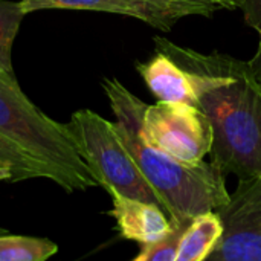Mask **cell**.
Returning a JSON list of instances; mask_svg holds the SVG:
<instances>
[{
    "label": "cell",
    "mask_w": 261,
    "mask_h": 261,
    "mask_svg": "<svg viewBox=\"0 0 261 261\" xmlns=\"http://www.w3.org/2000/svg\"><path fill=\"white\" fill-rule=\"evenodd\" d=\"M154 46L191 76L199 107L214 130L211 164L239 179L261 174V83L249 61L203 54L164 37H154Z\"/></svg>",
    "instance_id": "1"
},
{
    "label": "cell",
    "mask_w": 261,
    "mask_h": 261,
    "mask_svg": "<svg viewBox=\"0 0 261 261\" xmlns=\"http://www.w3.org/2000/svg\"><path fill=\"white\" fill-rule=\"evenodd\" d=\"M116 127L139 170L159 194L173 222L187 223L197 214L217 210L228 199L225 174L211 162L188 165L151 145L142 133L145 104L116 78H104Z\"/></svg>",
    "instance_id": "2"
},
{
    "label": "cell",
    "mask_w": 261,
    "mask_h": 261,
    "mask_svg": "<svg viewBox=\"0 0 261 261\" xmlns=\"http://www.w3.org/2000/svg\"><path fill=\"white\" fill-rule=\"evenodd\" d=\"M0 133L44 164L66 193L99 187L69 125L44 115L14 75H0Z\"/></svg>",
    "instance_id": "3"
},
{
    "label": "cell",
    "mask_w": 261,
    "mask_h": 261,
    "mask_svg": "<svg viewBox=\"0 0 261 261\" xmlns=\"http://www.w3.org/2000/svg\"><path fill=\"white\" fill-rule=\"evenodd\" d=\"M67 125L101 188L107 193L116 191L127 197L153 202L164 208L159 194L130 154L116 122L83 109L70 116Z\"/></svg>",
    "instance_id": "4"
},
{
    "label": "cell",
    "mask_w": 261,
    "mask_h": 261,
    "mask_svg": "<svg viewBox=\"0 0 261 261\" xmlns=\"http://www.w3.org/2000/svg\"><path fill=\"white\" fill-rule=\"evenodd\" d=\"M144 138L179 162L197 165L210 154L214 130L200 107L159 101L147 106L142 116Z\"/></svg>",
    "instance_id": "5"
},
{
    "label": "cell",
    "mask_w": 261,
    "mask_h": 261,
    "mask_svg": "<svg viewBox=\"0 0 261 261\" xmlns=\"http://www.w3.org/2000/svg\"><path fill=\"white\" fill-rule=\"evenodd\" d=\"M223 234L210 261H261V174L239 179L229 199L216 210Z\"/></svg>",
    "instance_id": "6"
},
{
    "label": "cell",
    "mask_w": 261,
    "mask_h": 261,
    "mask_svg": "<svg viewBox=\"0 0 261 261\" xmlns=\"http://www.w3.org/2000/svg\"><path fill=\"white\" fill-rule=\"evenodd\" d=\"M109 194L112 197L109 214L115 219L121 239L142 246L161 240L171 231L173 220L161 205L127 197L116 191Z\"/></svg>",
    "instance_id": "7"
},
{
    "label": "cell",
    "mask_w": 261,
    "mask_h": 261,
    "mask_svg": "<svg viewBox=\"0 0 261 261\" xmlns=\"http://www.w3.org/2000/svg\"><path fill=\"white\" fill-rule=\"evenodd\" d=\"M20 5L24 14L40 9H78L119 14L145 21L161 31H170L182 18L173 11L144 0H20Z\"/></svg>",
    "instance_id": "8"
},
{
    "label": "cell",
    "mask_w": 261,
    "mask_h": 261,
    "mask_svg": "<svg viewBox=\"0 0 261 261\" xmlns=\"http://www.w3.org/2000/svg\"><path fill=\"white\" fill-rule=\"evenodd\" d=\"M136 69L150 92L159 101L187 102L199 107L197 95L190 73L170 55L156 50V54L148 61L138 63Z\"/></svg>",
    "instance_id": "9"
},
{
    "label": "cell",
    "mask_w": 261,
    "mask_h": 261,
    "mask_svg": "<svg viewBox=\"0 0 261 261\" xmlns=\"http://www.w3.org/2000/svg\"><path fill=\"white\" fill-rule=\"evenodd\" d=\"M223 234V223L216 210L197 214L185 229L176 261L208 260Z\"/></svg>",
    "instance_id": "10"
},
{
    "label": "cell",
    "mask_w": 261,
    "mask_h": 261,
    "mask_svg": "<svg viewBox=\"0 0 261 261\" xmlns=\"http://www.w3.org/2000/svg\"><path fill=\"white\" fill-rule=\"evenodd\" d=\"M0 167L12 173V182L28 179H49L55 182L54 173L40 161L26 153L18 144L0 133Z\"/></svg>",
    "instance_id": "11"
},
{
    "label": "cell",
    "mask_w": 261,
    "mask_h": 261,
    "mask_svg": "<svg viewBox=\"0 0 261 261\" xmlns=\"http://www.w3.org/2000/svg\"><path fill=\"white\" fill-rule=\"evenodd\" d=\"M58 252L47 240L28 236H0V261H44Z\"/></svg>",
    "instance_id": "12"
},
{
    "label": "cell",
    "mask_w": 261,
    "mask_h": 261,
    "mask_svg": "<svg viewBox=\"0 0 261 261\" xmlns=\"http://www.w3.org/2000/svg\"><path fill=\"white\" fill-rule=\"evenodd\" d=\"M24 15L20 2L0 0V75H14L12 44Z\"/></svg>",
    "instance_id": "13"
},
{
    "label": "cell",
    "mask_w": 261,
    "mask_h": 261,
    "mask_svg": "<svg viewBox=\"0 0 261 261\" xmlns=\"http://www.w3.org/2000/svg\"><path fill=\"white\" fill-rule=\"evenodd\" d=\"M190 222L180 223V222H173L171 231L162 237L161 240L150 243V245H142L139 254L133 258L135 261H176L179 254V246L182 236L185 229L188 228Z\"/></svg>",
    "instance_id": "14"
},
{
    "label": "cell",
    "mask_w": 261,
    "mask_h": 261,
    "mask_svg": "<svg viewBox=\"0 0 261 261\" xmlns=\"http://www.w3.org/2000/svg\"><path fill=\"white\" fill-rule=\"evenodd\" d=\"M144 2L173 11L179 14L182 18L188 15L210 17L214 12L222 11V9L232 11V9L240 8L239 2L236 0H144Z\"/></svg>",
    "instance_id": "15"
},
{
    "label": "cell",
    "mask_w": 261,
    "mask_h": 261,
    "mask_svg": "<svg viewBox=\"0 0 261 261\" xmlns=\"http://www.w3.org/2000/svg\"><path fill=\"white\" fill-rule=\"evenodd\" d=\"M246 23L257 31L261 41V0H243L242 6Z\"/></svg>",
    "instance_id": "16"
},
{
    "label": "cell",
    "mask_w": 261,
    "mask_h": 261,
    "mask_svg": "<svg viewBox=\"0 0 261 261\" xmlns=\"http://www.w3.org/2000/svg\"><path fill=\"white\" fill-rule=\"evenodd\" d=\"M251 67H252V72L255 75V78L261 83V41L258 43V47H257V52L255 55L252 57V60L249 61Z\"/></svg>",
    "instance_id": "17"
},
{
    "label": "cell",
    "mask_w": 261,
    "mask_h": 261,
    "mask_svg": "<svg viewBox=\"0 0 261 261\" xmlns=\"http://www.w3.org/2000/svg\"><path fill=\"white\" fill-rule=\"evenodd\" d=\"M0 180H11L12 182V173L8 168L0 167Z\"/></svg>",
    "instance_id": "18"
},
{
    "label": "cell",
    "mask_w": 261,
    "mask_h": 261,
    "mask_svg": "<svg viewBox=\"0 0 261 261\" xmlns=\"http://www.w3.org/2000/svg\"><path fill=\"white\" fill-rule=\"evenodd\" d=\"M236 2H239V5L242 6V2H243V0H236Z\"/></svg>",
    "instance_id": "19"
}]
</instances>
